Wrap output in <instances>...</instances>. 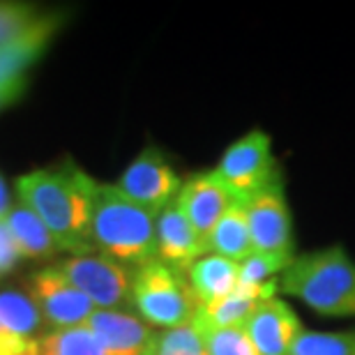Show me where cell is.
<instances>
[{
  "instance_id": "obj_1",
  "label": "cell",
  "mask_w": 355,
  "mask_h": 355,
  "mask_svg": "<svg viewBox=\"0 0 355 355\" xmlns=\"http://www.w3.org/2000/svg\"><path fill=\"white\" fill-rule=\"evenodd\" d=\"M14 187L19 203L46 224L67 257L95 252L90 245V222L99 182L72 157L19 175Z\"/></svg>"
},
{
  "instance_id": "obj_2",
  "label": "cell",
  "mask_w": 355,
  "mask_h": 355,
  "mask_svg": "<svg viewBox=\"0 0 355 355\" xmlns=\"http://www.w3.org/2000/svg\"><path fill=\"white\" fill-rule=\"evenodd\" d=\"M92 250L127 268L157 259V217L116 187L99 182L90 222Z\"/></svg>"
},
{
  "instance_id": "obj_3",
  "label": "cell",
  "mask_w": 355,
  "mask_h": 355,
  "mask_svg": "<svg viewBox=\"0 0 355 355\" xmlns=\"http://www.w3.org/2000/svg\"><path fill=\"white\" fill-rule=\"evenodd\" d=\"M279 291L323 316H355V263L344 247L295 254L279 277Z\"/></svg>"
},
{
  "instance_id": "obj_4",
  "label": "cell",
  "mask_w": 355,
  "mask_h": 355,
  "mask_svg": "<svg viewBox=\"0 0 355 355\" xmlns=\"http://www.w3.org/2000/svg\"><path fill=\"white\" fill-rule=\"evenodd\" d=\"M132 311L162 332L194 321L198 304L187 275L155 259L134 268Z\"/></svg>"
},
{
  "instance_id": "obj_5",
  "label": "cell",
  "mask_w": 355,
  "mask_h": 355,
  "mask_svg": "<svg viewBox=\"0 0 355 355\" xmlns=\"http://www.w3.org/2000/svg\"><path fill=\"white\" fill-rule=\"evenodd\" d=\"M53 266L55 270H60L97 309L132 311L134 268H127L99 252L65 257L60 261H53Z\"/></svg>"
},
{
  "instance_id": "obj_6",
  "label": "cell",
  "mask_w": 355,
  "mask_h": 355,
  "mask_svg": "<svg viewBox=\"0 0 355 355\" xmlns=\"http://www.w3.org/2000/svg\"><path fill=\"white\" fill-rule=\"evenodd\" d=\"M215 173L238 201H245L268 184L282 180L272 141L263 130H252L233 141L219 157Z\"/></svg>"
},
{
  "instance_id": "obj_7",
  "label": "cell",
  "mask_w": 355,
  "mask_h": 355,
  "mask_svg": "<svg viewBox=\"0 0 355 355\" xmlns=\"http://www.w3.org/2000/svg\"><path fill=\"white\" fill-rule=\"evenodd\" d=\"M62 21H65L62 14L46 12L21 37L0 46V111L24 97L28 88V72L46 53Z\"/></svg>"
},
{
  "instance_id": "obj_8",
  "label": "cell",
  "mask_w": 355,
  "mask_h": 355,
  "mask_svg": "<svg viewBox=\"0 0 355 355\" xmlns=\"http://www.w3.org/2000/svg\"><path fill=\"white\" fill-rule=\"evenodd\" d=\"M24 288L40 307L46 332L88 325L97 309L60 270H55L53 263L33 270L26 277Z\"/></svg>"
},
{
  "instance_id": "obj_9",
  "label": "cell",
  "mask_w": 355,
  "mask_h": 355,
  "mask_svg": "<svg viewBox=\"0 0 355 355\" xmlns=\"http://www.w3.org/2000/svg\"><path fill=\"white\" fill-rule=\"evenodd\" d=\"M240 203H243L247 226H250L254 252L295 259L293 217H291L286 194H284V182L277 180L268 184Z\"/></svg>"
},
{
  "instance_id": "obj_10",
  "label": "cell",
  "mask_w": 355,
  "mask_h": 355,
  "mask_svg": "<svg viewBox=\"0 0 355 355\" xmlns=\"http://www.w3.org/2000/svg\"><path fill=\"white\" fill-rule=\"evenodd\" d=\"M182 178L157 146H146L132 164L120 173L116 187L144 210L159 215L171 205L182 189Z\"/></svg>"
},
{
  "instance_id": "obj_11",
  "label": "cell",
  "mask_w": 355,
  "mask_h": 355,
  "mask_svg": "<svg viewBox=\"0 0 355 355\" xmlns=\"http://www.w3.org/2000/svg\"><path fill=\"white\" fill-rule=\"evenodd\" d=\"M175 203L182 210V215L187 217V222L194 226L198 236L208 240L215 224L229 212L233 203H238V198L219 180L215 168H210V171L189 175L182 182V189L178 194Z\"/></svg>"
},
{
  "instance_id": "obj_12",
  "label": "cell",
  "mask_w": 355,
  "mask_h": 355,
  "mask_svg": "<svg viewBox=\"0 0 355 355\" xmlns=\"http://www.w3.org/2000/svg\"><path fill=\"white\" fill-rule=\"evenodd\" d=\"M88 328L99 337L109 355H155L159 330L150 328L134 311L95 309Z\"/></svg>"
},
{
  "instance_id": "obj_13",
  "label": "cell",
  "mask_w": 355,
  "mask_h": 355,
  "mask_svg": "<svg viewBox=\"0 0 355 355\" xmlns=\"http://www.w3.org/2000/svg\"><path fill=\"white\" fill-rule=\"evenodd\" d=\"M247 337L261 355H288L297 337L304 332L300 318L279 297L261 302L245 325Z\"/></svg>"
},
{
  "instance_id": "obj_14",
  "label": "cell",
  "mask_w": 355,
  "mask_h": 355,
  "mask_svg": "<svg viewBox=\"0 0 355 355\" xmlns=\"http://www.w3.org/2000/svg\"><path fill=\"white\" fill-rule=\"evenodd\" d=\"M205 254V240L187 222L178 203L166 205L157 215V261L187 275L189 268Z\"/></svg>"
},
{
  "instance_id": "obj_15",
  "label": "cell",
  "mask_w": 355,
  "mask_h": 355,
  "mask_svg": "<svg viewBox=\"0 0 355 355\" xmlns=\"http://www.w3.org/2000/svg\"><path fill=\"white\" fill-rule=\"evenodd\" d=\"M277 291H279V282L268 284V286H243V284H238V288L231 295H226L224 300L210 304V307H198L194 321L201 330L245 328L252 314L259 309V304L275 297Z\"/></svg>"
},
{
  "instance_id": "obj_16",
  "label": "cell",
  "mask_w": 355,
  "mask_h": 355,
  "mask_svg": "<svg viewBox=\"0 0 355 355\" xmlns=\"http://www.w3.org/2000/svg\"><path fill=\"white\" fill-rule=\"evenodd\" d=\"M5 224L10 229L24 261H53L58 254H65L46 224L24 203H14L5 215Z\"/></svg>"
},
{
  "instance_id": "obj_17",
  "label": "cell",
  "mask_w": 355,
  "mask_h": 355,
  "mask_svg": "<svg viewBox=\"0 0 355 355\" xmlns=\"http://www.w3.org/2000/svg\"><path fill=\"white\" fill-rule=\"evenodd\" d=\"M187 279L198 307H210L238 288L240 263L215 257V254H205L189 268Z\"/></svg>"
},
{
  "instance_id": "obj_18",
  "label": "cell",
  "mask_w": 355,
  "mask_h": 355,
  "mask_svg": "<svg viewBox=\"0 0 355 355\" xmlns=\"http://www.w3.org/2000/svg\"><path fill=\"white\" fill-rule=\"evenodd\" d=\"M208 254L215 257L229 259L233 263H243V261L254 252L250 226H247V217L243 210V203H233L229 212L215 224V229L210 231L208 240Z\"/></svg>"
},
{
  "instance_id": "obj_19",
  "label": "cell",
  "mask_w": 355,
  "mask_h": 355,
  "mask_svg": "<svg viewBox=\"0 0 355 355\" xmlns=\"http://www.w3.org/2000/svg\"><path fill=\"white\" fill-rule=\"evenodd\" d=\"M0 325L35 342H40V337L46 332L42 311L24 286L0 288Z\"/></svg>"
},
{
  "instance_id": "obj_20",
  "label": "cell",
  "mask_w": 355,
  "mask_h": 355,
  "mask_svg": "<svg viewBox=\"0 0 355 355\" xmlns=\"http://www.w3.org/2000/svg\"><path fill=\"white\" fill-rule=\"evenodd\" d=\"M40 355H109L88 325L49 330L40 337Z\"/></svg>"
},
{
  "instance_id": "obj_21",
  "label": "cell",
  "mask_w": 355,
  "mask_h": 355,
  "mask_svg": "<svg viewBox=\"0 0 355 355\" xmlns=\"http://www.w3.org/2000/svg\"><path fill=\"white\" fill-rule=\"evenodd\" d=\"M288 355H355V330H304Z\"/></svg>"
},
{
  "instance_id": "obj_22",
  "label": "cell",
  "mask_w": 355,
  "mask_h": 355,
  "mask_svg": "<svg viewBox=\"0 0 355 355\" xmlns=\"http://www.w3.org/2000/svg\"><path fill=\"white\" fill-rule=\"evenodd\" d=\"M155 355H208V349L201 328L196 321H189L171 330H162Z\"/></svg>"
},
{
  "instance_id": "obj_23",
  "label": "cell",
  "mask_w": 355,
  "mask_h": 355,
  "mask_svg": "<svg viewBox=\"0 0 355 355\" xmlns=\"http://www.w3.org/2000/svg\"><path fill=\"white\" fill-rule=\"evenodd\" d=\"M291 261L293 259L252 252L240 263V284L243 286H268V284H277L284 270L291 266Z\"/></svg>"
},
{
  "instance_id": "obj_24",
  "label": "cell",
  "mask_w": 355,
  "mask_h": 355,
  "mask_svg": "<svg viewBox=\"0 0 355 355\" xmlns=\"http://www.w3.org/2000/svg\"><path fill=\"white\" fill-rule=\"evenodd\" d=\"M208 355H261L254 349L252 339L245 328H224V330H201Z\"/></svg>"
},
{
  "instance_id": "obj_25",
  "label": "cell",
  "mask_w": 355,
  "mask_h": 355,
  "mask_svg": "<svg viewBox=\"0 0 355 355\" xmlns=\"http://www.w3.org/2000/svg\"><path fill=\"white\" fill-rule=\"evenodd\" d=\"M42 14L26 3H0V46L21 37Z\"/></svg>"
},
{
  "instance_id": "obj_26",
  "label": "cell",
  "mask_w": 355,
  "mask_h": 355,
  "mask_svg": "<svg viewBox=\"0 0 355 355\" xmlns=\"http://www.w3.org/2000/svg\"><path fill=\"white\" fill-rule=\"evenodd\" d=\"M21 263H24V257H21L17 243H14L10 229H7L5 219H0V279H5L7 275H12Z\"/></svg>"
},
{
  "instance_id": "obj_27",
  "label": "cell",
  "mask_w": 355,
  "mask_h": 355,
  "mask_svg": "<svg viewBox=\"0 0 355 355\" xmlns=\"http://www.w3.org/2000/svg\"><path fill=\"white\" fill-rule=\"evenodd\" d=\"M0 355H40V342L14 335L0 325Z\"/></svg>"
},
{
  "instance_id": "obj_28",
  "label": "cell",
  "mask_w": 355,
  "mask_h": 355,
  "mask_svg": "<svg viewBox=\"0 0 355 355\" xmlns=\"http://www.w3.org/2000/svg\"><path fill=\"white\" fill-rule=\"evenodd\" d=\"M12 196H10V187H7V182H5V178L0 175V219H5V215L10 212L12 208Z\"/></svg>"
}]
</instances>
